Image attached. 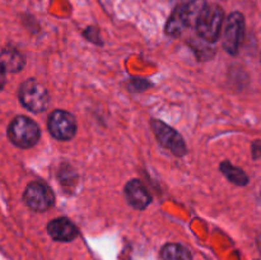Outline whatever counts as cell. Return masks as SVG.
<instances>
[{
  "label": "cell",
  "instance_id": "cell-1",
  "mask_svg": "<svg viewBox=\"0 0 261 260\" xmlns=\"http://www.w3.org/2000/svg\"><path fill=\"white\" fill-rule=\"evenodd\" d=\"M40 127L27 116H17L8 127L10 142L19 148H31L40 139Z\"/></svg>",
  "mask_w": 261,
  "mask_h": 260
},
{
  "label": "cell",
  "instance_id": "cell-2",
  "mask_svg": "<svg viewBox=\"0 0 261 260\" xmlns=\"http://www.w3.org/2000/svg\"><path fill=\"white\" fill-rule=\"evenodd\" d=\"M223 10L218 5H206L196 20V31L203 40L208 42H216L222 32L223 24Z\"/></svg>",
  "mask_w": 261,
  "mask_h": 260
},
{
  "label": "cell",
  "instance_id": "cell-3",
  "mask_svg": "<svg viewBox=\"0 0 261 260\" xmlns=\"http://www.w3.org/2000/svg\"><path fill=\"white\" fill-rule=\"evenodd\" d=\"M19 99L23 106L32 112H42L48 106V93L36 79L23 82L19 88Z\"/></svg>",
  "mask_w": 261,
  "mask_h": 260
},
{
  "label": "cell",
  "instance_id": "cell-4",
  "mask_svg": "<svg viewBox=\"0 0 261 260\" xmlns=\"http://www.w3.org/2000/svg\"><path fill=\"white\" fill-rule=\"evenodd\" d=\"M245 35V18L241 13L234 12L227 18L223 33V46L231 55L239 53Z\"/></svg>",
  "mask_w": 261,
  "mask_h": 260
},
{
  "label": "cell",
  "instance_id": "cell-5",
  "mask_svg": "<svg viewBox=\"0 0 261 260\" xmlns=\"http://www.w3.org/2000/svg\"><path fill=\"white\" fill-rule=\"evenodd\" d=\"M24 201L32 211L45 212L54 204V194L47 185L33 181L25 188Z\"/></svg>",
  "mask_w": 261,
  "mask_h": 260
},
{
  "label": "cell",
  "instance_id": "cell-6",
  "mask_svg": "<svg viewBox=\"0 0 261 260\" xmlns=\"http://www.w3.org/2000/svg\"><path fill=\"white\" fill-rule=\"evenodd\" d=\"M48 130L59 140H70L76 133V121L74 116L64 110H56L48 117Z\"/></svg>",
  "mask_w": 261,
  "mask_h": 260
},
{
  "label": "cell",
  "instance_id": "cell-7",
  "mask_svg": "<svg viewBox=\"0 0 261 260\" xmlns=\"http://www.w3.org/2000/svg\"><path fill=\"white\" fill-rule=\"evenodd\" d=\"M150 125H152L155 137H157L158 142L162 147L167 148L176 155L185 154L186 145L184 143L182 137L175 129H172L160 120H152Z\"/></svg>",
  "mask_w": 261,
  "mask_h": 260
},
{
  "label": "cell",
  "instance_id": "cell-8",
  "mask_svg": "<svg viewBox=\"0 0 261 260\" xmlns=\"http://www.w3.org/2000/svg\"><path fill=\"white\" fill-rule=\"evenodd\" d=\"M125 196L126 200L133 208L144 209L150 204V194L144 184L139 180H132L125 186Z\"/></svg>",
  "mask_w": 261,
  "mask_h": 260
},
{
  "label": "cell",
  "instance_id": "cell-9",
  "mask_svg": "<svg viewBox=\"0 0 261 260\" xmlns=\"http://www.w3.org/2000/svg\"><path fill=\"white\" fill-rule=\"evenodd\" d=\"M47 231L48 235L56 241L68 242L78 236V229H76L75 224L65 217L53 219L48 223Z\"/></svg>",
  "mask_w": 261,
  "mask_h": 260
},
{
  "label": "cell",
  "instance_id": "cell-10",
  "mask_svg": "<svg viewBox=\"0 0 261 260\" xmlns=\"http://www.w3.org/2000/svg\"><path fill=\"white\" fill-rule=\"evenodd\" d=\"M206 3L205 0H190L186 5L182 7H178L180 9V14L182 17L184 23H185L186 27L189 25H195L196 20L200 17L201 12L205 9Z\"/></svg>",
  "mask_w": 261,
  "mask_h": 260
},
{
  "label": "cell",
  "instance_id": "cell-11",
  "mask_svg": "<svg viewBox=\"0 0 261 260\" xmlns=\"http://www.w3.org/2000/svg\"><path fill=\"white\" fill-rule=\"evenodd\" d=\"M0 64L4 66L5 70L15 73L23 68L24 59L15 48H4L0 54Z\"/></svg>",
  "mask_w": 261,
  "mask_h": 260
},
{
  "label": "cell",
  "instance_id": "cell-12",
  "mask_svg": "<svg viewBox=\"0 0 261 260\" xmlns=\"http://www.w3.org/2000/svg\"><path fill=\"white\" fill-rule=\"evenodd\" d=\"M163 260H193L190 251L178 244H167L161 250Z\"/></svg>",
  "mask_w": 261,
  "mask_h": 260
},
{
  "label": "cell",
  "instance_id": "cell-13",
  "mask_svg": "<svg viewBox=\"0 0 261 260\" xmlns=\"http://www.w3.org/2000/svg\"><path fill=\"white\" fill-rule=\"evenodd\" d=\"M221 171L231 183L236 184V185L244 186L249 183V177H247L246 173H245L241 168L236 167V166L227 162V161L221 165Z\"/></svg>",
  "mask_w": 261,
  "mask_h": 260
},
{
  "label": "cell",
  "instance_id": "cell-14",
  "mask_svg": "<svg viewBox=\"0 0 261 260\" xmlns=\"http://www.w3.org/2000/svg\"><path fill=\"white\" fill-rule=\"evenodd\" d=\"M185 27L186 25L185 23H184L182 17H181L180 14V9L177 8V9L172 13L170 19H168L167 25H166V32H167V35L170 36H177L182 32Z\"/></svg>",
  "mask_w": 261,
  "mask_h": 260
},
{
  "label": "cell",
  "instance_id": "cell-15",
  "mask_svg": "<svg viewBox=\"0 0 261 260\" xmlns=\"http://www.w3.org/2000/svg\"><path fill=\"white\" fill-rule=\"evenodd\" d=\"M5 71L7 70L4 69V66L0 64V91H2L5 86Z\"/></svg>",
  "mask_w": 261,
  "mask_h": 260
},
{
  "label": "cell",
  "instance_id": "cell-16",
  "mask_svg": "<svg viewBox=\"0 0 261 260\" xmlns=\"http://www.w3.org/2000/svg\"><path fill=\"white\" fill-rule=\"evenodd\" d=\"M257 247H259V250L261 251V233L259 235V237H257Z\"/></svg>",
  "mask_w": 261,
  "mask_h": 260
}]
</instances>
